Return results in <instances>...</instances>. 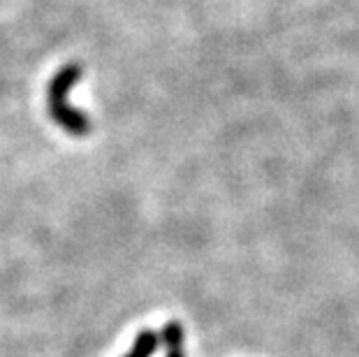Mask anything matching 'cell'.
<instances>
[{"mask_svg": "<svg viewBox=\"0 0 359 357\" xmlns=\"http://www.w3.org/2000/svg\"><path fill=\"white\" fill-rule=\"evenodd\" d=\"M81 79V65L67 63L53 74L47 83V112L49 116L72 137H83L93 130V121L88 114H83L70 102L72 88L77 86Z\"/></svg>", "mask_w": 359, "mask_h": 357, "instance_id": "1", "label": "cell"}, {"mask_svg": "<svg viewBox=\"0 0 359 357\" xmlns=\"http://www.w3.org/2000/svg\"><path fill=\"white\" fill-rule=\"evenodd\" d=\"M160 344L167 348L165 357H186V351H183V344H186V330L183 325L177 321H170L167 325H163L160 330Z\"/></svg>", "mask_w": 359, "mask_h": 357, "instance_id": "2", "label": "cell"}, {"mask_svg": "<svg viewBox=\"0 0 359 357\" xmlns=\"http://www.w3.org/2000/svg\"><path fill=\"white\" fill-rule=\"evenodd\" d=\"M160 337L154 330H140L135 337V344L130 348V353H126L123 357H154V353L158 351Z\"/></svg>", "mask_w": 359, "mask_h": 357, "instance_id": "3", "label": "cell"}]
</instances>
